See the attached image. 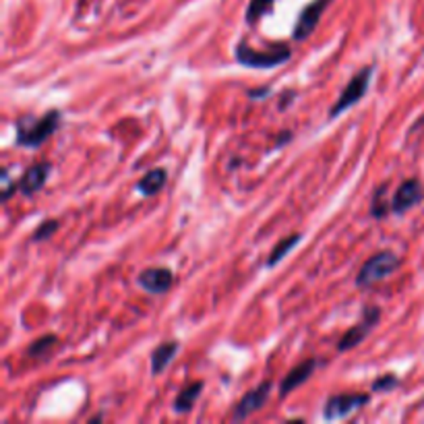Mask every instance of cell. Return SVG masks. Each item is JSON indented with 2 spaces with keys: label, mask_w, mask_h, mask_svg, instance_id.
I'll return each mask as SVG.
<instances>
[{
  "label": "cell",
  "mask_w": 424,
  "mask_h": 424,
  "mask_svg": "<svg viewBox=\"0 0 424 424\" xmlns=\"http://www.w3.org/2000/svg\"><path fill=\"white\" fill-rule=\"evenodd\" d=\"M379 319H381V310H379L377 306L364 308L362 319H360L352 329H348V331L341 335V339H339V343H337V350H339V352H346V350H352V348L360 346V343L364 341V337L372 331V327L377 325Z\"/></svg>",
  "instance_id": "6"
},
{
  "label": "cell",
  "mask_w": 424,
  "mask_h": 424,
  "mask_svg": "<svg viewBox=\"0 0 424 424\" xmlns=\"http://www.w3.org/2000/svg\"><path fill=\"white\" fill-rule=\"evenodd\" d=\"M370 401V395L366 393H337L331 395L323 405V418L325 420H341L356 410L364 407Z\"/></svg>",
  "instance_id": "5"
},
{
  "label": "cell",
  "mask_w": 424,
  "mask_h": 424,
  "mask_svg": "<svg viewBox=\"0 0 424 424\" xmlns=\"http://www.w3.org/2000/svg\"><path fill=\"white\" fill-rule=\"evenodd\" d=\"M54 346H56V335H44L28 348V354L32 358H44Z\"/></svg>",
  "instance_id": "18"
},
{
  "label": "cell",
  "mask_w": 424,
  "mask_h": 424,
  "mask_svg": "<svg viewBox=\"0 0 424 424\" xmlns=\"http://www.w3.org/2000/svg\"><path fill=\"white\" fill-rule=\"evenodd\" d=\"M63 114L59 110H50L40 118H34L30 125H17V145L19 147H40L48 137H52L61 127Z\"/></svg>",
  "instance_id": "2"
},
{
  "label": "cell",
  "mask_w": 424,
  "mask_h": 424,
  "mask_svg": "<svg viewBox=\"0 0 424 424\" xmlns=\"http://www.w3.org/2000/svg\"><path fill=\"white\" fill-rule=\"evenodd\" d=\"M178 350H180V343L178 341H162L153 352H151V358H149V362H151V374H160V372H164L170 364H172V360H174V356L178 354Z\"/></svg>",
  "instance_id": "13"
},
{
  "label": "cell",
  "mask_w": 424,
  "mask_h": 424,
  "mask_svg": "<svg viewBox=\"0 0 424 424\" xmlns=\"http://www.w3.org/2000/svg\"><path fill=\"white\" fill-rule=\"evenodd\" d=\"M104 416L102 414H98V416H94V418H89V422H98V420H102Z\"/></svg>",
  "instance_id": "25"
},
{
  "label": "cell",
  "mask_w": 424,
  "mask_h": 424,
  "mask_svg": "<svg viewBox=\"0 0 424 424\" xmlns=\"http://www.w3.org/2000/svg\"><path fill=\"white\" fill-rule=\"evenodd\" d=\"M50 172H52V166L48 162H40V164H34L19 180V191L30 197V195H36L38 191H42L50 178Z\"/></svg>",
  "instance_id": "11"
},
{
  "label": "cell",
  "mask_w": 424,
  "mask_h": 424,
  "mask_svg": "<svg viewBox=\"0 0 424 424\" xmlns=\"http://www.w3.org/2000/svg\"><path fill=\"white\" fill-rule=\"evenodd\" d=\"M424 197V191H422V184L420 180L416 178H410V180H403L397 191L393 193V199H391V211L393 213H405L407 209H412L414 205H418Z\"/></svg>",
  "instance_id": "9"
},
{
  "label": "cell",
  "mask_w": 424,
  "mask_h": 424,
  "mask_svg": "<svg viewBox=\"0 0 424 424\" xmlns=\"http://www.w3.org/2000/svg\"><path fill=\"white\" fill-rule=\"evenodd\" d=\"M315 368H317V360H304V362H300L298 366H294V368L284 377V381H282V385H279V397L290 395L296 387H300L302 383H306V381L312 377Z\"/></svg>",
  "instance_id": "12"
},
{
  "label": "cell",
  "mask_w": 424,
  "mask_h": 424,
  "mask_svg": "<svg viewBox=\"0 0 424 424\" xmlns=\"http://www.w3.org/2000/svg\"><path fill=\"white\" fill-rule=\"evenodd\" d=\"M329 3H331V0H315V3H310V5H306L302 9L298 21L294 25V34H292V38L296 42H304V40H308L312 36V32L319 25V21L323 17V11L327 9Z\"/></svg>",
  "instance_id": "8"
},
{
  "label": "cell",
  "mask_w": 424,
  "mask_h": 424,
  "mask_svg": "<svg viewBox=\"0 0 424 424\" xmlns=\"http://www.w3.org/2000/svg\"><path fill=\"white\" fill-rule=\"evenodd\" d=\"M137 284L149 294H166L174 284V275L166 267H149L137 275Z\"/></svg>",
  "instance_id": "10"
},
{
  "label": "cell",
  "mask_w": 424,
  "mask_h": 424,
  "mask_svg": "<svg viewBox=\"0 0 424 424\" xmlns=\"http://www.w3.org/2000/svg\"><path fill=\"white\" fill-rule=\"evenodd\" d=\"M372 73H374V67L368 65L364 69H360L352 81L343 87V92L339 94L337 102L329 108V120L337 118L339 114H343L346 110H350L352 106H356L368 92V85H370V79H372Z\"/></svg>",
  "instance_id": "3"
},
{
  "label": "cell",
  "mask_w": 424,
  "mask_h": 424,
  "mask_svg": "<svg viewBox=\"0 0 424 424\" xmlns=\"http://www.w3.org/2000/svg\"><path fill=\"white\" fill-rule=\"evenodd\" d=\"M292 100H294V92H290V96H288L284 102H279V110H286V108H288V104H290Z\"/></svg>",
  "instance_id": "24"
},
{
  "label": "cell",
  "mask_w": 424,
  "mask_h": 424,
  "mask_svg": "<svg viewBox=\"0 0 424 424\" xmlns=\"http://www.w3.org/2000/svg\"><path fill=\"white\" fill-rule=\"evenodd\" d=\"M201 391H203V381H195V383L187 385L174 399V405H172L174 412L176 414H189L195 407V401L199 399Z\"/></svg>",
  "instance_id": "15"
},
{
  "label": "cell",
  "mask_w": 424,
  "mask_h": 424,
  "mask_svg": "<svg viewBox=\"0 0 424 424\" xmlns=\"http://www.w3.org/2000/svg\"><path fill=\"white\" fill-rule=\"evenodd\" d=\"M271 381H263L261 385H257L255 389H251L248 393L242 395V399L236 403L234 412H232V420H246L248 416H253L255 412H259L265 401L269 399V393H271Z\"/></svg>",
  "instance_id": "7"
},
{
  "label": "cell",
  "mask_w": 424,
  "mask_h": 424,
  "mask_svg": "<svg viewBox=\"0 0 424 424\" xmlns=\"http://www.w3.org/2000/svg\"><path fill=\"white\" fill-rule=\"evenodd\" d=\"M397 377L395 374H385V377H381V379H377V381H372V385H370V391H377V393H387V391H391L393 387H397Z\"/></svg>",
  "instance_id": "21"
},
{
  "label": "cell",
  "mask_w": 424,
  "mask_h": 424,
  "mask_svg": "<svg viewBox=\"0 0 424 424\" xmlns=\"http://www.w3.org/2000/svg\"><path fill=\"white\" fill-rule=\"evenodd\" d=\"M269 96V89H248V98H263Z\"/></svg>",
  "instance_id": "23"
},
{
  "label": "cell",
  "mask_w": 424,
  "mask_h": 424,
  "mask_svg": "<svg viewBox=\"0 0 424 424\" xmlns=\"http://www.w3.org/2000/svg\"><path fill=\"white\" fill-rule=\"evenodd\" d=\"M59 230V220H46L38 226V230L34 232L32 236V242H42V240H48L50 236H54Z\"/></svg>",
  "instance_id": "20"
},
{
  "label": "cell",
  "mask_w": 424,
  "mask_h": 424,
  "mask_svg": "<svg viewBox=\"0 0 424 424\" xmlns=\"http://www.w3.org/2000/svg\"><path fill=\"white\" fill-rule=\"evenodd\" d=\"M0 180H3V201L7 203V201L13 197V193H15L17 184H13V182H11V176H9V172H7V170L3 172V176H0Z\"/></svg>",
  "instance_id": "22"
},
{
  "label": "cell",
  "mask_w": 424,
  "mask_h": 424,
  "mask_svg": "<svg viewBox=\"0 0 424 424\" xmlns=\"http://www.w3.org/2000/svg\"><path fill=\"white\" fill-rule=\"evenodd\" d=\"M300 234H290V236H286V238H282L277 244H275V248L269 253V259H267V267H273V265H277L298 242H300Z\"/></svg>",
  "instance_id": "16"
},
{
  "label": "cell",
  "mask_w": 424,
  "mask_h": 424,
  "mask_svg": "<svg viewBox=\"0 0 424 424\" xmlns=\"http://www.w3.org/2000/svg\"><path fill=\"white\" fill-rule=\"evenodd\" d=\"M166 180H168V172H166L164 168H153V170H149V172L137 182V191H139L141 195H145V197L158 195V193L164 189Z\"/></svg>",
  "instance_id": "14"
},
{
  "label": "cell",
  "mask_w": 424,
  "mask_h": 424,
  "mask_svg": "<svg viewBox=\"0 0 424 424\" xmlns=\"http://www.w3.org/2000/svg\"><path fill=\"white\" fill-rule=\"evenodd\" d=\"M292 56V50L286 44H275L267 50H255L248 44L240 42L234 48V59L238 65L248 69H275Z\"/></svg>",
  "instance_id": "1"
},
{
  "label": "cell",
  "mask_w": 424,
  "mask_h": 424,
  "mask_svg": "<svg viewBox=\"0 0 424 424\" xmlns=\"http://www.w3.org/2000/svg\"><path fill=\"white\" fill-rule=\"evenodd\" d=\"M275 5V0H251L246 9V23H257L263 15H267Z\"/></svg>",
  "instance_id": "17"
},
{
  "label": "cell",
  "mask_w": 424,
  "mask_h": 424,
  "mask_svg": "<svg viewBox=\"0 0 424 424\" xmlns=\"http://www.w3.org/2000/svg\"><path fill=\"white\" fill-rule=\"evenodd\" d=\"M385 189H387V184L377 189L374 195H372V203H370V215L372 218H385L387 211L391 209V203H385Z\"/></svg>",
  "instance_id": "19"
},
{
  "label": "cell",
  "mask_w": 424,
  "mask_h": 424,
  "mask_svg": "<svg viewBox=\"0 0 424 424\" xmlns=\"http://www.w3.org/2000/svg\"><path fill=\"white\" fill-rule=\"evenodd\" d=\"M397 267H399L397 255L391 251H381V253L372 255L368 261H364V265L360 267V271L356 275V286L370 288V286L379 284L381 279L389 277Z\"/></svg>",
  "instance_id": "4"
}]
</instances>
